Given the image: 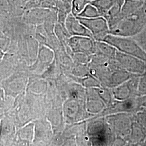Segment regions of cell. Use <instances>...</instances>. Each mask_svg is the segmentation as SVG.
Wrapping results in <instances>:
<instances>
[{"label": "cell", "instance_id": "cell-1", "mask_svg": "<svg viewBox=\"0 0 146 146\" xmlns=\"http://www.w3.org/2000/svg\"><path fill=\"white\" fill-rule=\"evenodd\" d=\"M146 23L145 2L134 13L124 17L114 26L110 28V34L120 36L132 37L141 31Z\"/></svg>", "mask_w": 146, "mask_h": 146}, {"label": "cell", "instance_id": "cell-2", "mask_svg": "<svg viewBox=\"0 0 146 146\" xmlns=\"http://www.w3.org/2000/svg\"><path fill=\"white\" fill-rule=\"evenodd\" d=\"M102 41L109 43L119 52L139 58L146 62V52L131 37L120 36L109 34Z\"/></svg>", "mask_w": 146, "mask_h": 146}, {"label": "cell", "instance_id": "cell-3", "mask_svg": "<svg viewBox=\"0 0 146 146\" xmlns=\"http://www.w3.org/2000/svg\"><path fill=\"white\" fill-rule=\"evenodd\" d=\"M29 77L28 72L16 70L8 78L2 81L0 86L3 89L5 95L16 98L26 92Z\"/></svg>", "mask_w": 146, "mask_h": 146}, {"label": "cell", "instance_id": "cell-4", "mask_svg": "<svg viewBox=\"0 0 146 146\" xmlns=\"http://www.w3.org/2000/svg\"><path fill=\"white\" fill-rule=\"evenodd\" d=\"M78 20L90 32L95 41H103L110 34V28L107 20L102 16L94 18H82L77 16Z\"/></svg>", "mask_w": 146, "mask_h": 146}, {"label": "cell", "instance_id": "cell-5", "mask_svg": "<svg viewBox=\"0 0 146 146\" xmlns=\"http://www.w3.org/2000/svg\"><path fill=\"white\" fill-rule=\"evenodd\" d=\"M115 58L128 72L140 75L146 71V62L139 58L117 51Z\"/></svg>", "mask_w": 146, "mask_h": 146}, {"label": "cell", "instance_id": "cell-6", "mask_svg": "<svg viewBox=\"0 0 146 146\" xmlns=\"http://www.w3.org/2000/svg\"><path fill=\"white\" fill-rule=\"evenodd\" d=\"M17 130L13 118L5 114L0 121V141L3 146H15Z\"/></svg>", "mask_w": 146, "mask_h": 146}, {"label": "cell", "instance_id": "cell-7", "mask_svg": "<svg viewBox=\"0 0 146 146\" xmlns=\"http://www.w3.org/2000/svg\"><path fill=\"white\" fill-rule=\"evenodd\" d=\"M34 136L32 146L44 145L50 141L52 136V129L49 123L43 118L34 121Z\"/></svg>", "mask_w": 146, "mask_h": 146}, {"label": "cell", "instance_id": "cell-8", "mask_svg": "<svg viewBox=\"0 0 146 146\" xmlns=\"http://www.w3.org/2000/svg\"><path fill=\"white\" fill-rule=\"evenodd\" d=\"M53 9L35 8L25 10L21 16L22 21L27 25L37 26L43 25L50 15Z\"/></svg>", "mask_w": 146, "mask_h": 146}, {"label": "cell", "instance_id": "cell-9", "mask_svg": "<svg viewBox=\"0 0 146 146\" xmlns=\"http://www.w3.org/2000/svg\"><path fill=\"white\" fill-rule=\"evenodd\" d=\"M92 37L73 36L68 39L67 47L75 53L90 54L95 52V41Z\"/></svg>", "mask_w": 146, "mask_h": 146}, {"label": "cell", "instance_id": "cell-10", "mask_svg": "<svg viewBox=\"0 0 146 146\" xmlns=\"http://www.w3.org/2000/svg\"><path fill=\"white\" fill-rule=\"evenodd\" d=\"M64 26L70 36H83L93 38L90 32L81 23L78 17L72 13H70L67 16Z\"/></svg>", "mask_w": 146, "mask_h": 146}, {"label": "cell", "instance_id": "cell-11", "mask_svg": "<svg viewBox=\"0 0 146 146\" xmlns=\"http://www.w3.org/2000/svg\"><path fill=\"white\" fill-rule=\"evenodd\" d=\"M34 136V122L32 121L18 128L15 146H32Z\"/></svg>", "mask_w": 146, "mask_h": 146}, {"label": "cell", "instance_id": "cell-12", "mask_svg": "<svg viewBox=\"0 0 146 146\" xmlns=\"http://www.w3.org/2000/svg\"><path fill=\"white\" fill-rule=\"evenodd\" d=\"M42 8L56 10V0H27L23 10Z\"/></svg>", "mask_w": 146, "mask_h": 146}, {"label": "cell", "instance_id": "cell-13", "mask_svg": "<svg viewBox=\"0 0 146 146\" xmlns=\"http://www.w3.org/2000/svg\"><path fill=\"white\" fill-rule=\"evenodd\" d=\"M145 2V0H125L121 11L122 18L134 13Z\"/></svg>", "mask_w": 146, "mask_h": 146}, {"label": "cell", "instance_id": "cell-14", "mask_svg": "<svg viewBox=\"0 0 146 146\" xmlns=\"http://www.w3.org/2000/svg\"><path fill=\"white\" fill-rule=\"evenodd\" d=\"M90 3L98 9L101 16L105 17L113 5V0H92Z\"/></svg>", "mask_w": 146, "mask_h": 146}, {"label": "cell", "instance_id": "cell-15", "mask_svg": "<svg viewBox=\"0 0 146 146\" xmlns=\"http://www.w3.org/2000/svg\"><path fill=\"white\" fill-rule=\"evenodd\" d=\"M90 0H72L71 13L75 16H78L86 5L90 3Z\"/></svg>", "mask_w": 146, "mask_h": 146}, {"label": "cell", "instance_id": "cell-16", "mask_svg": "<svg viewBox=\"0 0 146 146\" xmlns=\"http://www.w3.org/2000/svg\"><path fill=\"white\" fill-rule=\"evenodd\" d=\"M78 16L82 18L90 19L97 17L101 16L98 9L91 3H89Z\"/></svg>", "mask_w": 146, "mask_h": 146}, {"label": "cell", "instance_id": "cell-17", "mask_svg": "<svg viewBox=\"0 0 146 146\" xmlns=\"http://www.w3.org/2000/svg\"><path fill=\"white\" fill-rule=\"evenodd\" d=\"M139 45L146 52V23L141 31L135 36L132 37Z\"/></svg>", "mask_w": 146, "mask_h": 146}, {"label": "cell", "instance_id": "cell-18", "mask_svg": "<svg viewBox=\"0 0 146 146\" xmlns=\"http://www.w3.org/2000/svg\"><path fill=\"white\" fill-rule=\"evenodd\" d=\"M137 95L139 96L146 95V71L139 76Z\"/></svg>", "mask_w": 146, "mask_h": 146}, {"label": "cell", "instance_id": "cell-19", "mask_svg": "<svg viewBox=\"0 0 146 146\" xmlns=\"http://www.w3.org/2000/svg\"><path fill=\"white\" fill-rule=\"evenodd\" d=\"M137 123L140 125L141 129L146 135V109L139 112L136 116Z\"/></svg>", "mask_w": 146, "mask_h": 146}, {"label": "cell", "instance_id": "cell-20", "mask_svg": "<svg viewBox=\"0 0 146 146\" xmlns=\"http://www.w3.org/2000/svg\"><path fill=\"white\" fill-rule=\"evenodd\" d=\"M5 101V93L2 88V87L0 86V108L3 109V105Z\"/></svg>", "mask_w": 146, "mask_h": 146}, {"label": "cell", "instance_id": "cell-21", "mask_svg": "<svg viewBox=\"0 0 146 146\" xmlns=\"http://www.w3.org/2000/svg\"><path fill=\"white\" fill-rule=\"evenodd\" d=\"M142 106L146 109V95L142 96Z\"/></svg>", "mask_w": 146, "mask_h": 146}, {"label": "cell", "instance_id": "cell-22", "mask_svg": "<svg viewBox=\"0 0 146 146\" xmlns=\"http://www.w3.org/2000/svg\"><path fill=\"white\" fill-rule=\"evenodd\" d=\"M1 119H2V118H0V121H1Z\"/></svg>", "mask_w": 146, "mask_h": 146}, {"label": "cell", "instance_id": "cell-23", "mask_svg": "<svg viewBox=\"0 0 146 146\" xmlns=\"http://www.w3.org/2000/svg\"><path fill=\"white\" fill-rule=\"evenodd\" d=\"M145 2H146V0H145Z\"/></svg>", "mask_w": 146, "mask_h": 146}, {"label": "cell", "instance_id": "cell-24", "mask_svg": "<svg viewBox=\"0 0 146 146\" xmlns=\"http://www.w3.org/2000/svg\"><path fill=\"white\" fill-rule=\"evenodd\" d=\"M90 1H92V0H90Z\"/></svg>", "mask_w": 146, "mask_h": 146}, {"label": "cell", "instance_id": "cell-25", "mask_svg": "<svg viewBox=\"0 0 146 146\" xmlns=\"http://www.w3.org/2000/svg\"><path fill=\"white\" fill-rule=\"evenodd\" d=\"M70 1H72V0H70Z\"/></svg>", "mask_w": 146, "mask_h": 146}]
</instances>
